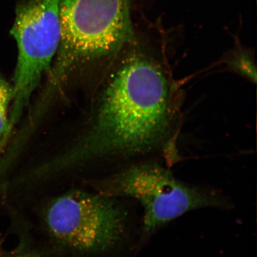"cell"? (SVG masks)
Returning a JSON list of instances; mask_svg holds the SVG:
<instances>
[{"mask_svg": "<svg viewBox=\"0 0 257 257\" xmlns=\"http://www.w3.org/2000/svg\"><path fill=\"white\" fill-rule=\"evenodd\" d=\"M13 97V88L0 74V101L9 103Z\"/></svg>", "mask_w": 257, "mask_h": 257, "instance_id": "obj_7", "label": "cell"}, {"mask_svg": "<svg viewBox=\"0 0 257 257\" xmlns=\"http://www.w3.org/2000/svg\"><path fill=\"white\" fill-rule=\"evenodd\" d=\"M95 185L96 191L109 197L139 202L147 234L189 211L229 207L222 195L180 181L168 169L151 161L128 167Z\"/></svg>", "mask_w": 257, "mask_h": 257, "instance_id": "obj_3", "label": "cell"}, {"mask_svg": "<svg viewBox=\"0 0 257 257\" xmlns=\"http://www.w3.org/2000/svg\"><path fill=\"white\" fill-rule=\"evenodd\" d=\"M61 65L120 49L134 38L131 0H60Z\"/></svg>", "mask_w": 257, "mask_h": 257, "instance_id": "obj_4", "label": "cell"}, {"mask_svg": "<svg viewBox=\"0 0 257 257\" xmlns=\"http://www.w3.org/2000/svg\"><path fill=\"white\" fill-rule=\"evenodd\" d=\"M1 257H44L40 253H38L35 250H30V251H25L17 253V254L4 256Z\"/></svg>", "mask_w": 257, "mask_h": 257, "instance_id": "obj_9", "label": "cell"}, {"mask_svg": "<svg viewBox=\"0 0 257 257\" xmlns=\"http://www.w3.org/2000/svg\"><path fill=\"white\" fill-rule=\"evenodd\" d=\"M8 103L0 101V136L9 130L10 124L8 118Z\"/></svg>", "mask_w": 257, "mask_h": 257, "instance_id": "obj_8", "label": "cell"}, {"mask_svg": "<svg viewBox=\"0 0 257 257\" xmlns=\"http://www.w3.org/2000/svg\"><path fill=\"white\" fill-rule=\"evenodd\" d=\"M118 198L73 189L51 199L44 211L48 233L60 245L83 254L109 252L123 243L127 209Z\"/></svg>", "mask_w": 257, "mask_h": 257, "instance_id": "obj_2", "label": "cell"}, {"mask_svg": "<svg viewBox=\"0 0 257 257\" xmlns=\"http://www.w3.org/2000/svg\"><path fill=\"white\" fill-rule=\"evenodd\" d=\"M60 0H21L11 34L18 57L13 88L11 124L17 121L60 46Z\"/></svg>", "mask_w": 257, "mask_h": 257, "instance_id": "obj_5", "label": "cell"}, {"mask_svg": "<svg viewBox=\"0 0 257 257\" xmlns=\"http://www.w3.org/2000/svg\"><path fill=\"white\" fill-rule=\"evenodd\" d=\"M232 65L237 71L243 73L245 75L253 79L252 76L255 79L256 76L253 75L252 62L250 58L245 54H237L232 61Z\"/></svg>", "mask_w": 257, "mask_h": 257, "instance_id": "obj_6", "label": "cell"}, {"mask_svg": "<svg viewBox=\"0 0 257 257\" xmlns=\"http://www.w3.org/2000/svg\"><path fill=\"white\" fill-rule=\"evenodd\" d=\"M176 89L163 63L143 51L127 57L105 93L92 128L54 159L69 174L112 156L144 155L163 148L176 117Z\"/></svg>", "mask_w": 257, "mask_h": 257, "instance_id": "obj_1", "label": "cell"}]
</instances>
